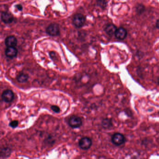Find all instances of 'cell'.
I'll return each instance as SVG.
<instances>
[{
  "instance_id": "cell-16",
  "label": "cell",
  "mask_w": 159,
  "mask_h": 159,
  "mask_svg": "<svg viewBox=\"0 0 159 159\" xmlns=\"http://www.w3.org/2000/svg\"><path fill=\"white\" fill-rule=\"evenodd\" d=\"M51 109L55 113H59L60 111V109L58 107V105H52L51 107Z\"/></svg>"
},
{
  "instance_id": "cell-15",
  "label": "cell",
  "mask_w": 159,
  "mask_h": 159,
  "mask_svg": "<svg viewBox=\"0 0 159 159\" xmlns=\"http://www.w3.org/2000/svg\"><path fill=\"white\" fill-rule=\"evenodd\" d=\"M18 121L17 120H13V121H11L9 124V125L10 126V127H12L13 128H16V127L18 126Z\"/></svg>"
},
{
  "instance_id": "cell-9",
  "label": "cell",
  "mask_w": 159,
  "mask_h": 159,
  "mask_svg": "<svg viewBox=\"0 0 159 159\" xmlns=\"http://www.w3.org/2000/svg\"><path fill=\"white\" fill-rule=\"evenodd\" d=\"M18 51L15 47H8L5 50V55L8 58H12L16 57Z\"/></svg>"
},
{
  "instance_id": "cell-8",
  "label": "cell",
  "mask_w": 159,
  "mask_h": 159,
  "mask_svg": "<svg viewBox=\"0 0 159 159\" xmlns=\"http://www.w3.org/2000/svg\"><path fill=\"white\" fill-rule=\"evenodd\" d=\"M17 40L16 37L9 36L7 37L5 40V44L8 47H15L17 45Z\"/></svg>"
},
{
  "instance_id": "cell-5",
  "label": "cell",
  "mask_w": 159,
  "mask_h": 159,
  "mask_svg": "<svg viewBox=\"0 0 159 159\" xmlns=\"http://www.w3.org/2000/svg\"><path fill=\"white\" fill-rule=\"evenodd\" d=\"M92 140L90 138L85 137L82 138L79 142L80 148L83 150H86L89 149L92 145Z\"/></svg>"
},
{
  "instance_id": "cell-18",
  "label": "cell",
  "mask_w": 159,
  "mask_h": 159,
  "mask_svg": "<svg viewBox=\"0 0 159 159\" xmlns=\"http://www.w3.org/2000/svg\"><path fill=\"white\" fill-rule=\"evenodd\" d=\"M156 26L158 29H159V19L156 22Z\"/></svg>"
},
{
  "instance_id": "cell-4",
  "label": "cell",
  "mask_w": 159,
  "mask_h": 159,
  "mask_svg": "<svg viewBox=\"0 0 159 159\" xmlns=\"http://www.w3.org/2000/svg\"><path fill=\"white\" fill-rule=\"evenodd\" d=\"M46 32L48 35L53 37L59 35L60 29L58 24L57 23H51L46 29Z\"/></svg>"
},
{
  "instance_id": "cell-6",
  "label": "cell",
  "mask_w": 159,
  "mask_h": 159,
  "mask_svg": "<svg viewBox=\"0 0 159 159\" xmlns=\"http://www.w3.org/2000/svg\"><path fill=\"white\" fill-rule=\"evenodd\" d=\"M14 94L11 90H5L2 92V101L5 102L9 103L11 102L14 100Z\"/></svg>"
},
{
  "instance_id": "cell-3",
  "label": "cell",
  "mask_w": 159,
  "mask_h": 159,
  "mask_svg": "<svg viewBox=\"0 0 159 159\" xmlns=\"http://www.w3.org/2000/svg\"><path fill=\"white\" fill-rule=\"evenodd\" d=\"M82 118L77 116H72L70 118L68 121V124L72 128H78L82 125Z\"/></svg>"
},
{
  "instance_id": "cell-14",
  "label": "cell",
  "mask_w": 159,
  "mask_h": 159,
  "mask_svg": "<svg viewBox=\"0 0 159 159\" xmlns=\"http://www.w3.org/2000/svg\"><path fill=\"white\" fill-rule=\"evenodd\" d=\"M145 7L143 5H139L136 8V10L137 11L138 13L139 14H141L144 11Z\"/></svg>"
},
{
  "instance_id": "cell-2",
  "label": "cell",
  "mask_w": 159,
  "mask_h": 159,
  "mask_svg": "<svg viewBox=\"0 0 159 159\" xmlns=\"http://www.w3.org/2000/svg\"><path fill=\"white\" fill-rule=\"evenodd\" d=\"M86 22V18L81 14H76L73 18L72 22L74 25L78 28H81L84 26Z\"/></svg>"
},
{
  "instance_id": "cell-10",
  "label": "cell",
  "mask_w": 159,
  "mask_h": 159,
  "mask_svg": "<svg viewBox=\"0 0 159 159\" xmlns=\"http://www.w3.org/2000/svg\"><path fill=\"white\" fill-rule=\"evenodd\" d=\"M127 34L126 30L124 28L121 27L117 30L115 35L118 39L119 40H123L126 38Z\"/></svg>"
},
{
  "instance_id": "cell-7",
  "label": "cell",
  "mask_w": 159,
  "mask_h": 159,
  "mask_svg": "<svg viewBox=\"0 0 159 159\" xmlns=\"http://www.w3.org/2000/svg\"><path fill=\"white\" fill-rule=\"evenodd\" d=\"M1 19L4 23L9 24L12 23L14 20V16L11 13L3 11L1 13Z\"/></svg>"
},
{
  "instance_id": "cell-13",
  "label": "cell",
  "mask_w": 159,
  "mask_h": 159,
  "mask_svg": "<svg viewBox=\"0 0 159 159\" xmlns=\"http://www.w3.org/2000/svg\"><path fill=\"white\" fill-rule=\"evenodd\" d=\"M29 79V76L27 74L21 73L18 75L17 77L18 82L21 83L26 82Z\"/></svg>"
},
{
  "instance_id": "cell-17",
  "label": "cell",
  "mask_w": 159,
  "mask_h": 159,
  "mask_svg": "<svg viewBox=\"0 0 159 159\" xmlns=\"http://www.w3.org/2000/svg\"><path fill=\"white\" fill-rule=\"evenodd\" d=\"M16 8L18 9V10H20V11H21V10H22V9H23V6L20 5V4H18V5H16Z\"/></svg>"
},
{
  "instance_id": "cell-1",
  "label": "cell",
  "mask_w": 159,
  "mask_h": 159,
  "mask_svg": "<svg viewBox=\"0 0 159 159\" xmlns=\"http://www.w3.org/2000/svg\"><path fill=\"white\" fill-rule=\"evenodd\" d=\"M111 141L113 144L119 146L125 142V138L122 133L116 132L111 136Z\"/></svg>"
},
{
  "instance_id": "cell-19",
  "label": "cell",
  "mask_w": 159,
  "mask_h": 159,
  "mask_svg": "<svg viewBox=\"0 0 159 159\" xmlns=\"http://www.w3.org/2000/svg\"><path fill=\"white\" fill-rule=\"evenodd\" d=\"M158 84L159 86V77L158 78Z\"/></svg>"
},
{
  "instance_id": "cell-12",
  "label": "cell",
  "mask_w": 159,
  "mask_h": 159,
  "mask_svg": "<svg viewBox=\"0 0 159 159\" xmlns=\"http://www.w3.org/2000/svg\"><path fill=\"white\" fill-rule=\"evenodd\" d=\"M101 125L102 127L104 129H108L110 128L112 125L111 119L108 118H104L102 120Z\"/></svg>"
},
{
  "instance_id": "cell-11",
  "label": "cell",
  "mask_w": 159,
  "mask_h": 159,
  "mask_svg": "<svg viewBox=\"0 0 159 159\" xmlns=\"http://www.w3.org/2000/svg\"><path fill=\"white\" fill-rule=\"evenodd\" d=\"M117 27L115 25L112 24H108L105 28V31L106 33L110 36H112L115 34L116 31Z\"/></svg>"
}]
</instances>
